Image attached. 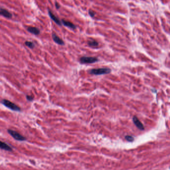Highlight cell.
<instances>
[{
    "label": "cell",
    "mask_w": 170,
    "mask_h": 170,
    "mask_svg": "<svg viewBox=\"0 0 170 170\" xmlns=\"http://www.w3.org/2000/svg\"><path fill=\"white\" fill-rule=\"evenodd\" d=\"M111 72V70L108 68H100L93 69L89 71V73L95 75H101L108 74Z\"/></svg>",
    "instance_id": "6da1fadb"
},
{
    "label": "cell",
    "mask_w": 170,
    "mask_h": 170,
    "mask_svg": "<svg viewBox=\"0 0 170 170\" xmlns=\"http://www.w3.org/2000/svg\"><path fill=\"white\" fill-rule=\"evenodd\" d=\"M1 103L8 108L16 112H20L21 110V108L18 106L14 103L11 102L7 99H4L1 101Z\"/></svg>",
    "instance_id": "7a4b0ae2"
},
{
    "label": "cell",
    "mask_w": 170,
    "mask_h": 170,
    "mask_svg": "<svg viewBox=\"0 0 170 170\" xmlns=\"http://www.w3.org/2000/svg\"><path fill=\"white\" fill-rule=\"evenodd\" d=\"M7 132L12 137H13L15 140L20 141H25L26 140V137L23 136L22 135L19 133L18 132L14 131L12 129H8Z\"/></svg>",
    "instance_id": "3957f363"
},
{
    "label": "cell",
    "mask_w": 170,
    "mask_h": 170,
    "mask_svg": "<svg viewBox=\"0 0 170 170\" xmlns=\"http://www.w3.org/2000/svg\"><path fill=\"white\" fill-rule=\"evenodd\" d=\"M98 61V58L93 57L83 56L80 59V62L81 64H92L97 62Z\"/></svg>",
    "instance_id": "277c9868"
},
{
    "label": "cell",
    "mask_w": 170,
    "mask_h": 170,
    "mask_svg": "<svg viewBox=\"0 0 170 170\" xmlns=\"http://www.w3.org/2000/svg\"><path fill=\"white\" fill-rule=\"evenodd\" d=\"M0 15H2L7 19H12L13 14L9 11L3 7H0Z\"/></svg>",
    "instance_id": "5b68a950"
},
{
    "label": "cell",
    "mask_w": 170,
    "mask_h": 170,
    "mask_svg": "<svg viewBox=\"0 0 170 170\" xmlns=\"http://www.w3.org/2000/svg\"><path fill=\"white\" fill-rule=\"evenodd\" d=\"M48 14L50 16V18L56 24L60 26L62 25L61 22L60 21V20L58 19V18H57V16L52 13V12L50 10V9H48Z\"/></svg>",
    "instance_id": "8992f818"
},
{
    "label": "cell",
    "mask_w": 170,
    "mask_h": 170,
    "mask_svg": "<svg viewBox=\"0 0 170 170\" xmlns=\"http://www.w3.org/2000/svg\"><path fill=\"white\" fill-rule=\"evenodd\" d=\"M133 121L137 128H139L141 130H144V126L143 124H142V122L138 120V118L136 116H134L133 117Z\"/></svg>",
    "instance_id": "52a82bcc"
},
{
    "label": "cell",
    "mask_w": 170,
    "mask_h": 170,
    "mask_svg": "<svg viewBox=\"0 0 170 170\" xmlns=\"http://www.w3.org/2000/svg\"><path fill=\"white\" fill-rule=\"evenodd\" d=\"M52 37L53 41L57 44H59L60 45H63L64 44V41L60 38H59L58 36H57L55 32H53L52 33Z\"/></svg>",
    "instance_id": "ba28073f"
},
{
    "label": "cell",
    "mask_w": 170,
    "mask_h": 170,
    "mask_svg": "<svg viewBox=\"0 0 170 170\" xmlns=\"http://www.w3.org/2000/svg\"><path fill=\"white\" fill-rule=\"evenodd\" d=\"M28 31L30 32V33H32L34 35L37 36L40 34V30L36 27H29L27 28Z\"/></svg>",
    "instance_id": "9c48e42d"
},
{
    "label": "cell",
    "mask_w": 170,
    "mask_h": 170,
    "mask_svg": "<svg viewBox=\"0 0 170 170\" xmlns=\"http://www.w3.org/2000/svg\"><path fill=\"white\" fill-rule=\"evenodd\" d=\"M0 149H3L7 151H12V148L4 142L0 141Z\"/></svg>",
    "instance_id": "30bf717a"
},
{
    "label": "cell",
    "mask_w": 170,
    "mask_h": 170,
    "mask_svg": "<svg viewBox=\"0 0 170 170\" xmlns=\"http://www.w3.org/2000/svg\"><path fill=\"white\" fill-rule=\"evenodd\" d=\"M61 22L62 24H63L65 27H66L67 28H69L72 29H75L76 28V26L70 21H67L63 20Z\"/></svg>",
    "instance_id": "8fae6325"
},
{
    "label": "cell",
    "mask_w": 170,
    "mask_h": 170,
    "mask_svg": "<svg viewBox=\"0 0 170 170\" xmlns=\"http://www.w3.org/2000/svg\"><path fill=\"white\" fill-rule=\"evenodd\" d=\"M88 44L89 46H92V47H96V46H98L99 43L95 40H91V39L88 42Z\"/></svg>",
    "instance_id": "7c38bea8"
},
{
    "label": "cell",
    "mask_w": 170,
    "mask_h": 170,
    "mask_svg": "<svg viewBox=\"0 0 170 170\" xmlns=\"http://www.w3.org/2000/svg\"><path fill=\"white\" fill-rule=\"evenodd\" d=\"M25 45H26L27 47H28L29 48H31V49L34 48V47H35V44H34V43L33 42H31V41H27L25 42Z\"/></svg>",
    "instance_id": "4fadbf2b"
},
{
    "label": "cell",
    "mask_w": 170,
    "mask_h": 170,
    "mask_svg": "<svg viewBox=\"0 0 170 170\" xmlns=\"http://www.w3.org/2000/svg\"><path fill=\"white\" fill-rule=\"evenodd\" d=\"M125 139L128 142H132L134 141V138L133 137H132V136L130 135H126L125 137Z\"/></svg>",
    "instance_id": "5bb4252c"
},
{
    "label": "cell",
    "mask_w": 170,
    "mask_h": 170,
    "mask_svg": "<svg viewBox=\"0 0 170 170\" xmlns=\"http://www.w3.org/2000/svg\"><path fill=\"white\" fill-rule=\"evenodd\" d=\"M88 14H89V15H90L91 18L94 17L95 15L96 14V13H95L93 11L91 10H90L89 11V12H88Z\"/></svg>",
    "instance_id": "9a60e30c"
},
{
    "label": "cell",
    "mask_w": 170,
    "mask_h": 170,
    "mask_svg": "<svg viewBox=\"0 0 170 170\" xmlns=\"http://www.w3.org/2000/svg\"><path fill=\"white\" fill-rule=\"evenodd\" d=\"M26 98H27V100H28V101H32L33 100V99H34L33 96H26Z\"/></svg>",
    "instance_id": "2e32d148"
},
{
    "label": "cell",
    "mask_w": 170,
    "mask_h": 170,
    "mask_svg": "<svg viewBox=\"0 0 170 170\" xmlns=\"http://www.w3.org/2000/svg\"><path fill=\"white\" fill-rule=\"evenodd\" d=\"M55 6H56V7L57 8V10H58L60 8V5L57 3V2H56V4H55Z\"/></svg>",
    "instance_id": "e0dca14e"
}]
</instances>
